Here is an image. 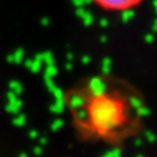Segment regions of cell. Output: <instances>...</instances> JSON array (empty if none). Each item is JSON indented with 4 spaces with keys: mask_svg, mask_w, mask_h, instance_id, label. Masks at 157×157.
<instances>
[{
    "mask_svg": "<svg viewBox=\"0 0 157 157\" xmlns=\"http://www.w3.org/2000/svg\"><path fill=\"white\" fill-rule=\"evenodd\" d=\"M136 93L129 84L110 75L83 81L67 97L78 125L106 135L134 121Z\"/></svg>",
    "mask_w": 157,
    "mask_h": 157,
    "instance_id": "cell-1",
    "label": "cell"
},
{
    "mask_svg": "<svg viewBox=\"0 0 157 157\" xmlns=\"http://www.w3.org/2000/svg\"><path fill=\"white\" fill-rule=\"evenodd\" d=\"M103 11L106 13H124L140 6L145 0H90Z\"/></svg>",
    "mask_w": 157,
    "mask_h": 157,
    "instance_id": "cell-2",
    "label": "cell"
},
{
    "mask_svg": "<svg viewBox=\"0 0 157 157\" xmlns=\"http://www.w3.org/2000/svg\"><path fill=\"white\" fill-rule=\"evenodd\" d=\"M13 56H14V63H20L22 61V58H24V50L22 48L16 50Z\"/></svg>",
    "mask_w": 157,
    "mask_h": 157,
    "instance_id": "cell-3",
    "label": "cell"
},
{
    "mask_svg": "<svg viewBox=\"0 0 157 157\" xmlns=\"http://www.w3.org/2000/svg\"><path fill=\"white\" fill-rule=\"evenodd\" d=\"M9 87H10V88H11V90H13V92H15V93H20V92L22 90L21 84H20L19 82H16V81H11V82L9 83Z\"/></svg>",
    "mask_w": 157,
    "mask_h": 157,
    "instance_id": "cell-4",
    "label": "cell"
},
{
    "mask_svg": "<svg viewBox=\"0 0 157 157\" xmlns=\"http://www.w3.org/2000/svg\"><path fill=\"white\" fill-rule=\"evenodd\" d=\"M6 59H8V62H14V56L13 55H9Z\"/></svg>",
    "mask_w": 157,
    "mask_h": 157,
    "instance_id": "cell-5",
    "label": "cell"
},
{
    "mask_svg": "<svg viewBox=\"0 0 157 157\" xmlns=\"http://www.w3.org/2000/svg\"><path fill=\"white\" fill-rule=\"evenodd\" d=\"M31 64H32V61H26V67H27V68H30Z\"/></svg>",
    "mask_w": 157,
    "mask_h": 157,
    "instance_id": "cell-6",
    "label": "cell"
}]
</instances>
